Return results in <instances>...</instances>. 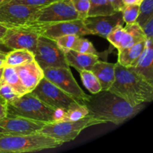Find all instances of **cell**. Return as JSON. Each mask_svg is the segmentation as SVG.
<instances>
[{"label": "cell", "mask_w": 153, "mask_h": 153, "mask_svg": "<svg viewBox=\"0 0 153 153\" xmlns=\"http://www.w3.org/2000/svg\"><path fill=\"white\" fill-rule=\"evenodd\" d=\"M55 109L28 92L7 104V114L48 123L54 122Z\"/></svg>", "instance_id": "4"}, {"label": "cell", "mask_w": 153, "mask_h": 153, "mask_svg": "<svg viewBox=\"0 0 153 153\" xmlns=\"http://www.w3.org/2000/svg\"><path fill=\"white\" fill-rule=\"evenodd\" d=\"M1 82H5L10 85L16 93L20 96L28 93V90L24 87L16 73L14 67H4Z\"/></svg>", "instance_id": "22"}, {"label": "cell", "mask_w": 153, "mask_h": 153, "mask_svg": "<svg viewBox=\"0 0 153 153\" xmlns=\"http://www.w3.org/2000/svg\"><path fill=\"white\" fill-rule=\"evenodd\" d=\"M12 1L22 3V4H27V5L43 7V6L47 5V4L55 2V1H58V0H12Z\"/></svg>", "instance_id": "32"}, {"label": "cell", "mask_w": 153, "mask_h": 153, "mask_svg": "<svg viewBox=\"0 0 153 153\" xmlns=\"http://www.w3.org/2000/svg\"><path fill=\"white\" fill-rule=\"evenodd\" d=\"M88 115V110L85 105L78 103L73 107L67 110L62 121H76Z\"/></svg>", "instance_id": "25"}, {"label": "cell", "mask_w": 153, "mask_h": 153, "mask_svg": "<svg viewBox=\"0 0 153 153\" xmlns=\"http://www.w3.org/2000/svg\"><path fill=\"white\" fill-rule=\"evenodd\" d=\"M7 115V103L0 97V119Z\"/></svg>", "instance_id": "36"}, {"label": "cell", "mask_w": 153, "mask_h": 153, "mask_svg": "<svg viewBox=\"0 0 153 153\" xmlns=\"http://www.w3.org/2000/svg\"><path fill=\"white\" fill-rule=\"evenodd\" d=\"M116 64L98 60L95 63L91 71L97 76L102 87V91H108L115 79Z\"/></svg>", "instance_id": "17"}, {"label": "cell", "mask_w": 153, "mask_h": 153, "mask_svg": "<svg viewBox=\"0 0 153 153\" xmlns=\"http://www.w3.org/2000/svg\"><path fill=\"white\" fill-rule=\"evenodd\" d=\"M64 55L69 67H74L79 72L82 70H91L100 58L99 55L81 53L73 49L65 52Z\"/></svg>", "instance_id": "18"}, {"label": "cell", "mask_w": 153, "mask_h": 153, "mask_svg": "<svg viewBox=\"0 0 153 153\" xmlns=\"http://www.w3.org/2000/svg\"><path fill=\"white\" fill-rule=\"evenodd\" d=\"M46 123L18 116L6 115L0 119V134L28 135L40 132Z\"/></svg>", "instance_id": "12"}, {"label": "cell", "mask_w": 153, "mask_h": 153, "mask_svg": "<svg viewBox=\"0 0 153 153\" xmlns=\"http://www.w3.org/2000/svg\"><path fill=\"white\" fill-rule=\"evenodd\" d=\"M14 68L22 85L28 92H31L44 77L43 70L34 60Z\"/></svg>", "instance_id": "16"}, {"label": "cell", "mask_w": 153, "mask_h": 153, "mask_svg": "<svg viewBox=\"0 0 153 153\" xmlns=\"http://www.w3.org/2000/svg\"><path fill=\"white\" fill-rule=\"evenodd\" d=\"M4 67V60L0 59V67Z\"/></svg>", "instance_id": "41"}, {"label": "cell", "mask_w": 153, "mask_h": 153, "mask_svg": "<svg viewBox=\"0 0 153 153\" xmlns=\"http://www.w3.org/2000/svg\"><path fill=\"white\" fill-rule=\"evenodd\" d=\"M73 7L77 11L80 19H85L88 16L90 0H71Z\"/></svg>", "instance_id": "31"}, {"label": "cell", "mask_w": 153, "mask_h": 153, "mask_svg": "<svg viewBox=\"0 0 153 153\" xmlns=\"http://www.w3.org/2000/svg\"><path fill=\"white\" fill-rule=\"evenodd\" d=\"M117 94L132 106L153 100V85L128 67L116 63L115 79L108 90Z\"/></svg>", "instance_id": "2"}, {"label": "cell", "mask_w": 153, "mask_h": 153, "mask_svg": "<svg viewBox=\"0 0 153 153\" xmlns=\"http://www.w3.org/2000/svg\"><path fill=\"white\" fill-rule=\"evenodd\" d=\"M4 67H0V83H1V80H2V75L3 71H4Z\"/></svg>", "instance_id": "40"}, {"label": "cell", "mask_w": 153, "mask_h": 153, "mask_svg": "<svg viewBox=\"0 0 153 153\" xmlns=\"http://www.w3.org/2000/svg\"><path fill=\"white\" fill-rule=\"evenodd\" d=\"M106 39L119 51L144 40L146 37L141 27L137 22H134L126 24L125 27L123 25L116 27L109 33Z\"/></svg>", "instance_id": "13"}, {"label": "cell", "mask_w": 153, "mask_h": 153, "mask_svg": "<svg viewBox=\"0 0 153 153\" xmlns=\"http://www.w3.org/2000/svg\"><path fill=\"white\" fill-rule=\"evenodd\" d=\"M83 105L88 108V115L101 121L102 123H112L115 125L131 119L143 108V104L132 106L110 91L91 94Z\"/></svg>", "instance_id": "1"}, {"label": "cell", "mask_w": 153, "mask_h": 153, "mask_svg": "<svg viewBox=\"0 0 153 153\" xmlns=\"http://www.w3.org/2000/svg\"><path fill=\"white\" fill-rule=\"evenodd\" d=\"M102 124L101 121L87 115L76 121H61L48 123L40 131L41 134L52 137L61 143H67L76 139L85 128Z\"/></svg>", "instance_id": "5"}, {"label": "cell", "mask_w": 153, "mask_h": 153, "mask_svg": "<svg viewBox=\"0 0 153 153\" xmlns=\"http://www.w3.org/2000/svg\"><path fill=\"white\" fill-rule=\"evenodd\" d=\"M143 0H123L124 5L128 4H140Z\"/></svg>", "instance_id": "38"}, {"label": "cell", "mask_w": 153, "mask_h": 153, "mask_svg": "<svg viewBox=\"0 0 153 153\" xmlns=\"http://www.w3.org/2000/svg\"><path fill=\"white\" fill-rule=\"evenodd\" d=\"M83 20L85 27L91 34L100 36L104 38H106L109 33L116 27L120 25L123 26L125 23L121 10L109 15L87 16Z\"/></svg>", "instance_id": "15"}, {"label": "cell", "mask_w": 153, "mask_h": 153, "mask_svg": "<svg viewBox=\"0 0 153 153\" xmlns=\"http://www.w3.org/2000/svg\"><path fill=\"white\" fill-rule=\"evenodd\" d=\"M7 28H6V27L3 26L2 25H1V24H0V41H1V40L2 39V37H4V34H5L6 31H7Z\"/></svg>", "instance_id": "39"}, {"label": "cell", "mask_w": 153, "mask_h": 153, "mask_svg": "<svg viewBox=\"0 0 153 153\" xmlns=\"http://www.w3.org/2000/svg\"><path fill=\"white\" fill-rule=\"evenodd\" d=\"M11 1V0H0V5L4 4V3L8 2V1Z\"/></svg>", "instance_id": "42"}, {"label": "cell", "mask_w": 153, "mask_h": 153, "mask_svg": "<svg viewBox=\"0 0 153 153\" xmlns=\"http://www.w3.org/2000/svg\"><path fill=\"white\" fill-rule=\"evenodd\" d=\"M79 73L83 85L91 94H97L102 91L98 79L91 70H82Z\"/></svg>", "instance_id": "24"}, {"label": "cell", "mask_w": 153, "mask_h": 153, "mask_svg": "<svg viewBox=\"0 0 153 153\" xmlns=\"http://www.w3.org/2000/svg\"><path fill=\"white\" fill-rule=\"evenodd\" d=\"M63 143L38 132L28 135L0 134V153L33 152L55 149Z\"/></svg>", "instance_id": "3"}, {"label": "cell", "mask_w": 153, "mask_h": 153, "mask_svg": "<svg viewBox=\"0 0 153 153\" xmlns=\"http://www.w3.org/2000/svg\"><path fill=\"white\" fill-rule=\"evenodd\" d=\"M145 40L118 51L117 63L125 67H134L144 49Z\"/></svg>", "instance_id": "20"}, {"label": "cell", "mask_w": 153, "mask_h": 153, "mask_svg": "<svg viewBox=\"0 0 153 153\" xmlns=\"http://www.w3.org/2000/svg\"><path fill=\"white\" fill-rule=\"evenodd\" d=\"M66 111H67V110L64 108H61L55 109V111H54V122H61V121H62L66 114Z\"/></svg>", "instance_id": "34"}, {"label": "cell", "mask_w": 153, "mask_h": 153, "mask_svg": "<svg viewBox=\"0 0 153 153\" xmlns=\"http://www.w3.org/2000/svg\"><path fill=\"white\" fill-rule=\"evenodd\" d=\"M80 19L71 0H58L40 7L34 16V24L48 25Z\"/></svg>", "instance_id": "10"}, {"label": "cell", "mask_w": 153, "mask_h": 153, "mask_svg": "<svg viewBox=\"0 0 153 153\" xmlns=\"http://www.w3.org/2000/svg\"><path fill=\"white\" fill-rule=\"evenodd\" d=\"M43 70L44 77L56 85L64 92L74 99L77 102L84 104L89 95L85 94L73 77L70 68L49 67Z\"/></svg>", "instance_id": "8"}, {"label": "cell", "mask_w": 153, "mask_h": 153, "mask_svg": "<svg viewBox=\"0 0 153 153\" xmlns=\"http://www.w3.org/2000/svg\"><path fill=\"white\" fill-rule=\"evenodd\" d=\"M140 27L146 38L153 39V16L148 19Z\"/></svg>", "instance_id": "33"}, {"label": "cell", "mask_w": 153, "mask_h": 153, "mask_svg": "<svg viewBox=\"0 0 153 153\" xmlns=\"http://www.w3.org/2000/svg\"><path fill=\"white\" fill-rule=\"evenodd\" d=\"M19 97L20 95L7 83L3 82L0 83V97L4 100L7 104L14 101Z\"/></svg>", "instance_id": "29"}, {"label": "cell", "mask_w": 153, "mask_h": 153, "mask_svg": "<svg viewBox=\"0 0 153 153\" xmlns=\"http://www.w3.org/2000/svg\"><path fill=\"white\" fill-rule=\"evenodd\" d=\"M140 4H128L124 5L122 10V16L126 24H131L136 22L139 13Z\"/></svg>", "instance_id": "28"}, {"label": "cell", "mask_w": 153, "mask_h": 153, "mask_svg": "<svg viewBox=\"0 0 153 153\" xmlns=\"http://www.w3.org/2000/svg\"><path fill=\"white\" fill-rule=\"evenodd\" d=\"M73 50L77 51L81 53L91 54V55H96L100 56V53L97 52L92 43L87 38H85L83 36H79L78 37L73 46Z\"/></svg>", "instance_id": "27"}, {"label": "cell", "mask_w": 153, "mask_h": 153, "mask_svg": "<svg viewBox=\"0 0 153 153\" xmlns=\"http://www.w3.org/2000/svg\"><path fill=\"white\" fill-rule=\"evenodd\" d=\"M153 16V0H143L139 5V13L136 22L141 26Z\"/></svg>", "instance_id": "26"}, {"label": "cell", "mask_w": 153, "mask_h": 153, "mask_svg": "<svg viewBox=\"0 0 153 153\" xmlns=\"http://www.w3.org/2000/svg\"><path fill=\"white\" fill-rule=\"evenodd\" d=\"M10 51V49H9L8 48L6 47L1 41H0V59L4 60L6 55H7L9 52Z\"/></svg>", "instance_id": "37"}, {"label": "cell", "mask_w": 153, "mask_h": 153, "mask_svg": "<svg viewBox=\"0 0 153 153\" xmlns=\"http://www.w3.org/2000/svg\"><path fill=\"white\" fill-rule=\"evenodd\" d=\"M110 4L115 10V11H120L124 7L123 0H108Z\"/></svg>", "instance_id": "35"}, {"label": "cell", "mask_w": 153, "mask_h": 153, "mask_svg": "<svg viewBox=\"0 0 153 153\" xmlns=\"http://www.w3.org/2000/svg\"><path fill=\"white\" fill-rule=\"evenodd\" d=\"M115 12L108 0H90V9L88 16L109 15Z\"/></svg>", "instance_id": "23"}, {"label": "cell", "mask_w": 153, "mask_h": 153, "mask_svg": "<svg viewBox=\"0 0 153 153\" xmlns=\"http://www.w3.org/2000/svg\"><path fill=\"white\" fill-rule=\"evenodd\" d=\"M34 59L42 70L49 67L70 68L64 52L58 47L56 41L41 34L37 40Z\"/></svg>", "instance_id": "9"}, {"label": "cell", "mask_w": 153, "mask_h": 153, "mask_svg": "<svg viewBox=\"0 0 153 153\" xmlns=\"http://www.w3.org/2000/svg\"><path fill=\"white\" fill-rule=\"evenodd\" d=\"M31 93L53 109L61 108L68 110L79 103L45 77L40 80Z\"/></svg>", "instance_id": "11"}, {"label": "cell", "mask_w": 153, "mask_h": 153, "mask_svg": "<svg viewBox=\"0 0 153 153\" xmlns=\"http://www.w3.org/2000/svg\"><path fill=\"white\" fill-rule=\"evenodd\" d=\"M34 54L27 49L10 50L4 58V67H16L34 61Z\"/></svg>", "instance_id": "21"}, {"label": "cell", "mask_w": 153, "mask_h": 153, "mask_svg": "<svg viewBox=\"0 0 153 153\" xmlns=\"http://www.w3.org/2000/svg\"><path fill=\"white\" fill-rule=\"evenodd\" d=\"M131 69L148 82L153 85V48L145 46L143 52L139 57L135 65Z\"/></svg>", "instance_id": "19"}, {"label": "cell", "mask_w": 153, "mask_h": 153, "mask_svg": "<svg viewBox=\"0 0 153 153\" xmlns=\"http://www.w3.org/2000/svg\"><path fill=\"white\" fill-rule=\"evenodd\" d=\"M40 35L39 25L31 24L7 28L1 42L10 50L27 49L34 54Z\"/></svg>", "instance_id": "7"}, {"label": "cell", "mask_w": 153, "mask_h": 153, "mask_svg": "<svg viewBox=\"0 0 153 153\" xmlns=\"http://www.w3.org/2000/svg\"><path fill=\"white\" fill-rule=\"evenodd\" d=\"M40 7L11 0L0 5V24L7 28L34 24L35 13Z\"/></svg>", "instance_id": "6"}, {"label": "cell", "mask_w": 153, "mask_h": 153, "mask_svg": "<svg viewBox=\"0 0 153 153\" xmlns=\"http://www.w3.org/2000/svg\"><path fill=\"white\" fill-rule=\"evenodd\" d=\"M39 28L41 35L46 36L55 40L58 37L64 35L73 34L77 36H85L91 34L88 28L85 27L82 19H76L48 25H39Z\"/></svg>", "instance_id": "14"}, {"label": "cell", "mask_w": 153, "mask_h": 153, "mask_svg": "<svg viewBox=\"0 0 153 153\" xmlns=\"http://www.w3.org/2000/svg\"><path fill=\"white\" fill-rule=\"evenodd\" d=\"M79 36L77 35H64L62 37H58V39L55 40L57 44H58V47L61 49L64 52H67V51L73 49V46H74L75 43H76V40Z\"/></svg>", "instance_id": "30"}]
</instances>
